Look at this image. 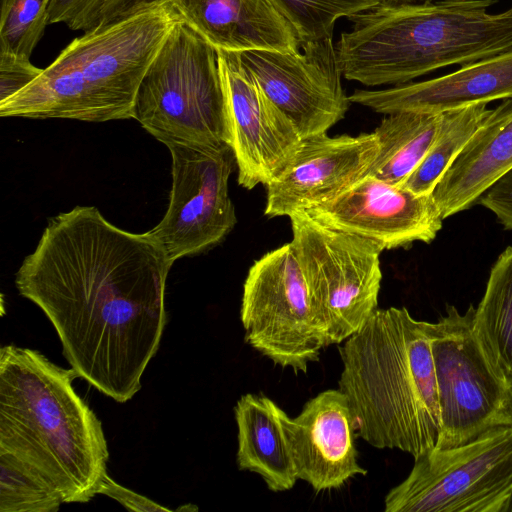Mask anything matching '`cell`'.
<instances>
[{"label": "cell", "instance_id": "1", "mask_svg": "<svg viewBox=\"0 0 512 512\" xmlns=\"http://www.w3.org/2000/svg\"><path fill=\"white\" fill-rule=\"evenodd\" d=\"M172 265L148 231L128 232L96 207L76 206L50 219L15 284L52 323L78 376L125 403L159 349Z\"/></svg>", "mask_w": 512, "mask_h": 512}, {"label": "cell", "instance_id": "2", "mask_svg": "<svg viewBox=\"0 0 512 512\" xmlns=\"http://www.w3.org/2000/svg\"><path fill=\"white\" fill-rule=\"evenodd\" d=\"M78 377L39 351L0 350V450L33 467L63 503L90 501L108 474L102 423L76 393Z\"/></svg>", "mask_w": 512, "mask_h": 512}, {"label": "cell", "instance_id": "3", "mask_svg": "<svg viewBox=\"0 0 512 512\" xmlns=\"http://www.w3.org/2000/svg\"><path fill=\"white\" fill-rule=\"evenodd\" d=\"M342 343L339 390L356 436L414 458L434 449L441 417L427 322L405 307L377 309Z\"/></svg>", "mask_w": 512, "mask_h": 512}, {"label": "cell", "instance_id": "4", "mask_svg": "<svg viewBox=\"0 0 512 512\" xmlns=\"http://www.w3.org/2000/svg\"><path fill=\"white\" fill-rule=\"evenodd\" d=\"M497 0L381 1L353 14L335 44L342 75L366 86L400 85L437 69L512 48V6Z\"/></svg>", "mask_w": 512, "mask_h": 512}, {"label": "cell", "instance_id": "5", "mask_svg": "<svg viewBox=\"0 0 512 512\" xmlns=\"http://www.w3.org/2000/svg\"><path fill=\"white\" fill-rule=\"evenodd\" d=\"M179 19L170 1L84 32L32 83L0 103V116L87 122L132 118L141 80Z\"/></svg>", "mask_w": 512, "mask_h": 512}, {"label": "cell", "instance_id": "6", "mask_svg": "<svg viewBox=\"0 0 512 512\" xmlns=\"http://www.w3.org/2000/svg\"><path fill=\"white\" fill-rule=\"evenodd\" d=\"M132 118L165 145H229L217 49L181 17L141 80Z\"/></svg>", "mask_w": 512, "mask_h": 512}, {"label": "cell", "instance_id": "7", "mask_svg": "<svg viewBox=\"0 0 512 512\" xmlns=\"http://www.w3.org/2000/svg\"><path fill=\"white\" fill-rule=\"evenodd\" d=\"M475 308L453 305L427 331L436 376L441 430L435 448H452L500 427H512V377L475 327Z\"/></svg>", "mask_w": 512, "mask_h": 512}, {"label": "cell", "instance_id": "8", "mask_svg": "<svg viewBox=\"0 0 512 512\" xmlns=\"http://www.w3.org/2000/svg\"><path fill=\"white\" fill-rule=\"evenodd\" d=\"M291 244L327 346L356 333L378 309L381 247L329 228L306 211L289 216Z\"/></svg>", "mask_w": 512, "mask_h": 512}, {"label": "cell", "instance_id": "9", "mask_svg": "<svg viewBox=\"0 0 512 512\" xmlns=\"http://www.w3.org/2000/svg\"><path fill=\"white\" fill-rule=\"evenodd\" d=\"M512 493V427L414 458L384 499L385 512H506Z\"/></svg>", "mask_w": 512, "mask_h": 512}, {"label": "cell", "instance_id": "10", "mask_svg": "<svg viewBox=\"0 0 512 512\" xmlns=\"http://www.w3.org/2000/svg\"><path fill=\"white\" fill-rule=\"evenodd\" d=\"M240 319L245 341L275 365L306 374L319 360L327 342L291 242L249 268Z\"/></svg>", "mask_w": 512, "mask_h": 512}, {"label": "cell", "instance_id": "11", "mask_svg": "<svg viewBox=\"0 0 512 512\" xmlns=\"http://www.w3.org/2000/svg\"><path fill=\"white\" fill-rule=\"evenodd\" d=\"M172 158V187L167 211L149 234L169 261L201 254L232 231L237 218L228 182L235 157L229 145L166 144Z\"/></svg>", "mask_w": 512, "mask_h": 512}, {"label": "cell", "instance_id": "12", "mask_svg": "<svg viewBox=\"0 0 512 512\" xmlns=\"http://www.w3.org/2000/svg\"><path fill=\"white\" fill-rule=\"evenodd\" d=\"M302 51L239 52L265 95L292 121L302 139L327 133L351 104L342 85L333 37L302 44Z\"/></svg>", "mask_w": 512, "mask_h": 512}, {"label": "cell", "instance_id": "13", "mask_svg": "<svg viewBox=\"0 0 512 512\" xmlns=\"http://www.w3.org/2000/svg\"><path fill=\"white\" fill-rule=\"evenodd\" d=\"M229 145L238 183L251 190L271 182L297 152L302 137L292 121L265 95L239 52L217 49Z\"/></svg>", "mask_w": 512, "mask_h": 512}, {"label": "cell", "instance_id": "14", "mask_svg": "<svg viewBox=\"0 0 512 512\" xmlns=\"http://www.w3.org/2000/svg\"><path fill=\"white\" fill-rule=\"evenodd\" d=\"M306 212L329 228L372 241L383 250L430 243L444 220L432 194L418 195L371 176Z\"/></svg>", "mask_w": 512, "mask_h": 512}, {"label": "cell", "instance_id": "15", "mask_svg": "<svg viewBox=\"0 0 512 512\" xmlns=\"http://www.w3.org/2000/svg\"><path fill=\"white\" fill-rule=\"evenodd\" d=\"M378 150L374 131L303 138L286 167L265 185L264 214L289 217L335 199L365 176Z\"/></svg>", "mask_w": 512, "mask_h": 512}, {"label": "cell", "instance_id": "16", "mask_svg": "<svg viewBox=\"0 0 512 512\" xmlns=\"http://www.w3.org/2000/svg\"><path fill=\"white\" fill-rule=\"evenodd\" d=\"M278 414L297 477L315 491L338 489L366 475L358 462L349 405L339 389L320 392L294 418L280 407Z\"/></svg>", "mask_w": 512, "mask_h": 512}, {"label": "cell", "instance_id": "17", "mask_svg": "<svg viewBox=\"0 0 512 512\" xmlns=\"http://www.w3.org/2000/svg\"><path fill=\"white\" fill-rule=\"evenodd\" d=\"M512 96V48L462 65L449 74L380 90L356 89L351 103L375 112L441 113Z\"/></svg>", "mask_w": 512, "mask_h": 512}, {"label": "cell", "instance_id": "18", "mask_svg": "<svg viewBox=\"0 0 512 512\" xmlns=\"http://www.w3.org/2000/svg\"><path fill=\"white\" fill-rule=\"evenodd\" d=\"M180 17L216 49L297 52L300 40L272 0H172Z\"/></svg>", "mask_w": 512, "mask_h": 512}, {"label": "cell", "instance_id": "19", "mask_svg": "<svg viewBox=\"0 0 512 512\" xmlns=\"http://www.w3.org/2000/svg\"><path fill=\"white\" fill-rule=\"evenodd\" d=\"M512 169V96L490 112L436 185L445 219L471 208Z\"/></svg>", "mask_w": 512, "mask_h": 512}, {"label": "cell", "instance_id": "20", "mask_svg": "<svg viewBox=\"0 0 512 512\" xmlns=\"http://www.w3.org/2000/svg\"><path fill=\"white\" fill-rule=\"evenodd\" d=\"M279 406L264 395H242L234 407L239 470L259 475L272 492L292 489L298 480L280 423Z\"/></svg>", "mask_w": 512, "mask_h": 512}, {"label": "cell", "instance_id": "21", "mask_svg": "<svg viewBox=\"0 0 512 512\" xmlns=\"http://www.w3.org/2000/svg\"><path fill=\"white\" fill-rule=\"evenodd\" d=\"M441 113L400 111L386 114L374 130L379 150L365 176L400 186L428 152Z\"/></svg>", "mask_w": 512, "mask_h": 512}, {"label": "cell", "instance_id": "22", "mask_svg": "<svg viewBox=\"0 0 512 512\" xmlns=\"http://www.w3.org/2000/svg\"><path fill=\"white\" fill-rule=\"evenodd\" d=\"M489 112L486 103L441 112V121L432 145L400 187L418 195H431L440 178Z\"/></svg>", "mask_w": 512, "mask_h": 512}, {"label": "cell", "instance_id": "23", "mask_svg": "<svg viewBox=\"0 0 512 512\" xmlns=\"http://www.w3.org/2000/svg\"><path fill=\"white\" fill-rule=\"evenodd\" d=\"M474 321L490 354L512 377V245L492 266Z\"/></svg>", "mask_w": 512, "mask_h": 512}, {"label": "cell", "instance_id": "24", "mask_svg": "<svg viewBox=\"0 0 512 512\" xmlns=\"http://www.w3.org/2000/svg\"><path fill=\"white\" fill-rule=\"evenodd\" d=\"M0 512H56L63 500L33 467L0 450Z\"/></svg>", "mask_w": 512, "mask_h": 512}, {"label": "cell", "instance_id": "25", "mask_svg": "<svg viewBox=\"0 0 512 512\" xmlns=\"http://www.w3.org/2000/svg\"><path fill=\"white\" fill-rule=\"evenodd\" d=\"M295 28L300 46L333 37L336 21L386 0H272Z\"/></svg>", "mask_w": 512, "mask_h": 512}, {"label": "cell", "instance_id": "26", "mask_svg": "<svg viewBox=\"0 0 512 512\" xmlns=\"http://www.w3.org/2000/svg\"><path fill=\"white\" fill-rule=\"evenodd\" d=\"M50 0H2L0 53L30 59L49 22Z\"/></svg>", "mask_w": 512, "mask_h": 512}, {"label": "cell", "instance_id": "27", "mask_svg": "<svg viewBox=\"0 0 512 512\" xmlns=\"http://www.w3.org/2000/svg\"><path fill=\"white\" fill-rule=\"evenodd\" d=\"M106 0H50L49 22L64 23L72 30H91L98 11Z\"/></svg>", "mask_w": 512, "mask_h": 512}, {"label": "cell", "instance_id": "28", "mask_svg": "<svg viewBox=\"0 0 512 512\" xmlns=\"http://www.w3.org/2000/svg\"><path fill=\"white\" fill-rule=\"evenodd\" d=\"M42 71L30 59L0 53V103L27 87Z\"/></svg>", "mask_w": 512, "mask_h": 512}, {"label": "cell", "instance_id": "29", "mask_svg": "<svg viewBox=\"0 0 512 512\" xmlns=\"http://www.w3.org/2000/svg\"><path fill=\"white\" fill-rule=\"evenodd\" d=\"M507 230H512V169L495 182L478 200Z\"/></svg>", "mask_w": 512, "mask_h": 512}, {"label": "cell", "instance_id": "30", "mask_svg": "<svg viewBox=\"0 0 512 512\" xmlns=\"http://www.w3.org/2000/svg\"><path fill=\"white\" fill-rule=\"evenodd\" d=\"M170 1L172 0H106L95 16L91 30L127 19L149 8Z\"/></svg>", "mask_w": 512, "mask_h": 512}, {"label": "cell", "instance_id": "31", "mask_svg": "<svg viewBox=\"0 0 512 512\" xmlns=\"http://www.w3.org/2000/svg\"><path fill=\"white\" fill-rule=\"evenodd\" d=\"M99 494L106 495L133 511H175L118 484L108 474L102 481Z\"/></svg>", "mask_w": 512, "mask_h": 512}, {"label": "cell", "instance_id": "32", "mask_svg": "<svg viewBox=\"0 0 512 512\" xmlns=\"http://www.w3.org/2000/svg\"><path fill=\"white\" fill-rule=\"evenodd\" d=\"M392 2H401V3H421V2H430L435 0H386Z\"/></svg>", "mask_w": 512, "mask_h": 512}, {"label": "cell", "instance_id": "33", "mask_svg": "<svg viewBox=\"0 0 512 512\" xmlns=\"http://www.w3.org/2000/svg\"><path fill=\"white\" fill-rule=\"evenodd\" d=\"M506 512H512V493L507 504Z\"/></svg>", "mask_w": 512, "mask_h": 512}]
</instances>
